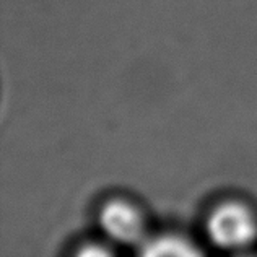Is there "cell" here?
Listing matches in <instances>:
<instances>
[{
  "instance_id": "3",
  "label": "cell",
  "mask_w": 257,
  "mask_h": 257,
  "mask_svg": "<svg viewBox=\"0 0 257 257\" xmlns=\"http://www.w3.org/2000/svg\"><path fill=\"white\" fill-rule=\"evenodd\" d=\"M140 254L144 255H194L199 254L197 247L178 236H158L144 239L139 244Z\"/></svg>"
},
{
  "instance_id": "1",
  "label": "cell",
  "mask_w": 257,
  "mask_h": 257,
  "mask_svg": "<svg viewBox=\"0 0 257 257\" xmlns=\"http://www.w3.org/2000/svg\"><path fill=\"white\" fill-rule=\"evenodd\" d=\"M255 234L254 215L238 202L218 205L207 218V236L216 247L236 251L251 244Z\"/></svg>"
},
{
  "instance_id": "2",
  "label": "cell",
  "mask_w": 257,
  "mask_h": 257,
  "mask_svg": "<svg viewBox=\"0 0 257 257\" xmlns=\"http://www.w3.org/2000/svg\"><path fill=\"white\" fill-rule=\"evenodd\" d=\"M101 231L117 244L139 246L144 241L145 225L140 212L124 200H112L101 208L98 216Z\"/></svg>"
}]
</instances>
